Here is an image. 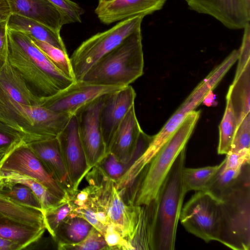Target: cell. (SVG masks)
I'll return each mask as SVG.
<instances>
[{
	"instance_id": "6da1fadb",
	"label": "cell",
	"mask_w": 250,
	"mask_h": 250,
	"mask_svg": "<svg viewBox=\"0 0 250 250\" xmlns=\"http://www.w3.org/2000/svg\"><path fill=\"white\" fill-rule=\"evenodd\" d=\"M7 32L8 62L34 96L50 97L75 81L59 70L25 34L9 29Z\"/></svg>"
},
{
	"instance_id": "7a4b0ae2",
	"label": "cell",
	"mask_w": 250,
	"mask_h": 250,
	"mask_svg": "<svg viewBox=\"0 0 250 250\" xmlns=\"http://www.w3.org/2000/svg\"><path fill=\"white\" fill-rule=\"evenodd\" d=\"M200 111L190 112L167 142L122 193L128 205H148L158 190L181 151L186 147L200 117Z\"/></svg>"
},
{
	"instance_id": "3957f363",
	"label": "cell",
	"mask_w": 250,
	"mask_h": 250,
	"mask_svg": "<svg viewBox=\"0 0 250 250\" xmlns=\"http://www.w3.org/2000/svg\"><path fill=\"white\" fill-rule=\"evenodd\" d=\"M185 160L186 147L176 159L154 199L152 250L175 249L178 223L187 193L182 179Z\"/></svg>"
},
{
	"instance_id": "277c9868",
	"label": "cell",
	"mask_w": 250,
	"mask_h": 250,
	"mask_svg": "<svg viewBox=\"0 0 250 250\" xmlns=\"http://www.w3.org/2000/svg\"><path fill=\"white\" fill-rule=\"evenodd\" d=\"M218 242L234 250H250V163L220 199Z\"/></svg>"
},
{
	"instance_id": "5b68a950",
	"label": "cell",
	"mask_w": 250,
	"mask_h": 250,
	"mask_svg": "<svg viewBox=\"0 0 250 250\" xmlns=\"http://www.w3.org/2000/svg\"><path fill=\"white\" fill-rule=\"evenodd\" d=\"M141 28L96 62L82 80L103 85L126 86L144 73Z\"/></svg>"
},
{
	"instance_id": "8992f818",
	"label": "cell",
	"mask_w": 250,
	"mask_h": 250,
	"mask_svg": "<svg viewBox=\"0 0 250 250\" xmlns=\"http://www.w3.org/2000/svg\"><path fill=\"white\" fill-rule=\"evenodd\" d=\"M40 105H27L0 91V121L19 132L26 143L57 138L70 117Z\"/></svg>"
},
{
	"instance_id": "52a82bcc",
	"label": "cell",
	"mask_w": 250,
	"mask_h": 250,
	"mask_svg": "<svg viewBox=\"0 0 250 250\" xmlns=\"http://www.w3.org/2000/svg\"><path fill=\"white\" fill-rule=\"evenodd\" d=\"M85 177L89 184L92 204L106 213L110 224L130 245L141 219L142 206L125 203L116 182L97 165L89 171Z\"/></svg>"
},
{
	"instance_id": "ba28073f",
	"label": "cell",
	"mask_w": 250,
	"mask_h": 250,
	"mask_svg": "<svg viewBox=\"0 0 250 250\" xmlns=\"http://www.w3.org/2000/svg\"><path fill=\"white\" fill-rule=\"evenodd\" d=\"M144 17L137 16L120 21L111 28L83 41L69 58L75 81L81 80L102 57L140 29Z\"/></svg>"
},
{
	"instance_id": "9c48e42d",
	"label": "cell",
	"mask_w": 250,
	"mask_h": 250,
	"mask_svg": "<svg viewBox=\"0 0 250 250\" xmlns=\"http://www.w3.org/2000/svg\"><path fill=\"white\" fill-rule=\"evenodd\" d=\"M220 204V200L208 191H197L182 207L179 220L188 232L206 243L218 241Z\"/></svg>"
},
{
	"instance_id": "30bf717a",
	"label": "cell",
	"mask_w": 250,
	"mask_h": 250,
	"mask_svg": "<svg viewBox=\"0 0 250 250\" xmlns=\"http://www.w3.org/2000/svg\"><path fill=\"white\" fill-rule=\"evenodd\" d=\"M124 87L99 85L82 80L75 81L54 95L43 98L41 105L54 112L72 116L95 99Z\"/></svg>"
},
{
	"instance_id": "8fae6325",
	"label": "cell",
	"mask_w": 250,
	"mask_h": 250,
	"mask_svg": "<svg viewBox=\"0 0 250 250\" xmlns=\"http://www.w3.org/2000/svg\"><path fill=\"white\" fill-rule=\"evenodd\" d=\"M0 169L30 176L60 199L64 201L69 199L67 191L49 174L26 143L3 155L0 161Z\"/></svg>"
},
{
	"instance_id": "7c38bea8",
	"label": "cell",
	"mask_w": 250,
	"mask_h": 250,
	"mask_svg": "<svg viewBox=\"0 0 250 250\" xmlns=\"http://www.w3.org/2000/svg\"><path fill=\"white\" fill-rule=\"evenodd\" d=\"M104 96L85 105L75 114L80 140L90 169L106 154L100 121V113Z\"/></svg>"
},
{
	"instance_id": "4fadbf2b",
	"label": "cell",
	"mask_w": 250,
	"mask_h": 250,
	"mask_svg": "<svg viewBox=\"0 0 250 250\" xmlns=\"http://www.w3.org/2000/svg\"><path fill=\"white\" fill-rule=\"evenodd\" d=\"M57 138L74 193L90 170L80 140L75 115L70 117Z\"/></svg>"
},
{
	"instance_id": "5bb4252c",
	"label": "cell",
	"mask_w": 250,
	"mask_h": 250,
	"mask_svg": "<svg viewBox=\"0 0 250 250\" xmlns=\"http://www.w3.org/2000/svg\"><path fill=\"white\" fill-rule=\"evenodd\" d=\"M136 93L130 85L106 94L100 113V121L106 153L125 115L134 105Z\"/></svg>"
},
{
	"instance_id": "9a60e30c",
	"label": "cell",
	"mask_w": 250,
	"mask_h": 250,
	"mask_svg": "<svg viewBox=\"0 0 250 250\" xmlns=\"http://www.w3.org/2000/svg\"><path fill=\"white\" fill-rule=\"evenodd\" d=\"M189 8L210 15L226 27L244 28L250 21V0H186Z\"/></svg>"
},
{
	"instance_id": "2e32d148",
	"label": "cell",
	"mask_w": 250,
	"mask_h": 250,
	"mask_svg": "<svg viewBox=\"0 0 250 250\" xmlns=\"http://www.w3.org/2000/svg\"><path fill=\"white\" fill-rule=\"evenodd\" d=\"M166 0H114L98 5L95 13L101 22L109 25L135 17L149 15L160 10Z\"/></svg>"
},
{
	"instance_id": "e0dca14e",
	"label": "cell",
	"mask_w": 250,
	"mask_h": 250,
	"mask_svg": "<svg viewBox=\"0 0 250 250\" xmlns=\"http://www.w3.org/2000/svg\"><path fill=\"white\" fill-rule=\"evenodd\" d=\"M142 131L134 105L129 110L120 125L108 152L112 153L121 162L128 164L129 168L133 163Z\"/></svg>"
},
{
	"instance_id": "ac0fdd59",
	"label": "cell",
	"mask_w": 250,
	"mask_h": 250,
	"mask_svg": "<svg viewBox=\"0 0 250 250\" xmlns=\"http://www.w3.org/2000/svg\"><path fill=\"white\" fill-rule=\"evenodd\" d=\"M26 144L49 174L67 191L69 196L73 194L57 138Z\"/></svg>"
},
{
	"instance_id": "d6986e66",
	"label": "cell",
	"mask_w": 250,
	"mask_h": 250,
	"mask_svg": "<svg viewBox=\"0 0 250 250\" xmlns=\"http://www.w3.org/2000/svg\"><path fill=\"white\" fill-rule=\"evenodd\" d=\"M11 13L40 22L60 32L68 24L64 14L47 0H7Z\"/></svg>"
},
{
	"instance_id": "ffe728a7",
	"label": "cell",
	"mask_w": 250,
	"mask_h": 250,
	"mask_svg": "<svg viewBox=\"0 0 250 250\" xmlns=\"http://www.w3.org/2000/svg\"><path fill=\"white\" fill-rule=\"evenodd\" d=\"M205 95L195 88L184 103L168 120L160 131L153 136L146 149L147 154L154 157L180 126L188 115L200 104Z\"/></svg>"
},
{
	"instance_id": "44dd1931",
	"label": "cell",
	"mask_w": 250,
	"mask_h": 250,
	"mask_svg": "<svg viewBox=\"0 0 250 250\" xmlns=\"http://www.w3.org/2000/svg\"><path fill=\"white\" fill-rule=\"evenodd\" d=\"M0 91L21 104L41 105L43 98L34 96L20 74L7 62L0 69Z\"/></svg>"
},
{
	"instance_id": "7402d4cb",
	"label": "cell",
	"mask_w": 250,
	"mask_h": 250,
	"mask_svg": "<svg viewBox=\"0 0 250 250\" xmlns=\"http://www.w3.org/2000/svg\"><path fill=\"white\" fill-rule=\"evenodd\" d=\"M9 29L23 33L37 40L45 42L67 53L60 32H56L33 20L11 13L7 21Z\"/></svg>"
},
{
	"instance_id": "603a6c76",
	"label": "cell",
	"mask_w": 250,
	"mask_h": 250,
	"mask_svg": "<svg viewBox=\"0 0 250 250\" xmlns=\"http://www.w3.org/2000/svg\"><path fill=\"white\" fill-rule=\"evenodd\" d=\"M0 214L20 224L45 229L42 210L21 204L0 193Z\"/></svg>"
},
{
	"instance_id": "cb8c5ba5",
	"label": "cell",
	"mask_w": 250,
	"mask_h": 250,
	"mask_svg": "<svg viewBox=\"0 0 250 250\" xmlns=\"http://www.w3.org/2000/svg\"><path fill=\"white\" fill-rule=\"evenodd\" d=\"M6 184H21L29 187L40 202L43 212L66 202L54 195L38 180L30 176L0 169V186Z\"/></svg>"
},
{
	"instance_id": "d4e9b609",
	"label": "cell",
	"mask_w": 250,
	"mask_h": 250,
	"mask_svg": "<svg viewBox=\"0 0 250 250\" xmlns=\"http://www.w3.org/2000/svg\"><path fill=\"white\" fill-rule=\"evenodd\" d=\"M250 65L236 72L234 81L228 93L229 95L235 113L237 125L247 115L250 114Z\"/></svg>"
},
{
	"instance_id": "484cf974",
	"label": "cell",
	"mask_w": 250,
	"mask_h": 250,
	"mask_svg": "<svg viewBox=\"0 0 250 250\" xmlns=\"http://www.w3.org/2000/svg\"><path fill=\"white\" fill-rule=\"evenodd\" d=\"M46 229L18 223L0 214V237L19 244L22 250L41 238Z\"/></svg>"
},
{
	"instance_id": "4316f807",
	"label": "cell",
	"mask_w": 250,
	"mask_h": 250,
	"mask_svg": "<svg viewBox=\"0 0 250 250\" xmlns=\"http://www.w3.org/2000/svg\"><path fill=\"white\" fill-rule=\"evenodd\" d=\"M92 228L84 219L69 216L59 226L53 239L57 244L78 243L88 235Z\"/></svg>"
},
{
	"instance_id": "83f0119b",
	"label": "cell",
	"mask_w": 250,
	"mask_h": 250,
	"mask_svg": "<svg viewBox=\"0 0 250 250\" xmlns=\"http://www.w3.org/2000/svg\"><path fill=\"white\" fill-rule=\"evenodd\" d=\"M237 126L236 117L231 98L227 93L225 112L219 126L218 154H227L230 151Z\"/></svg>"
},
{
	"instance_id": "f1b7e54d",
	"label": "cell",
	"mask_w": 250,
	"mask_h": 250,
	"mask_svg": "<svg viewBox=\"0 0 250 250\" xmlns=\"http://www.w3.org/2000/svg\"><path fill=\"white\" fill-rule=\"evenodd\" d=\"M221 164L222 163L216 166L199 168L185 167L182 179L186 192L190 190L205 191Z\"/></svg>"
},
{
	"instance_id": "f546056e",
	"label": "cell",
	"mask_w": 250,
	"mask_h": 250,
	"mask_svg": "<svg viewBox=\"0 0 250 250\" xmlns=\"http://www.w3.org/2000/svg\"><path fill=\"white\" fill-rule=\"evenodd\" d=\"M221 163L220 167L205 190L219 200L223 194L235 183L242 169L225 168L224 167V160Z\"/></svg>"
},
{
	"instance_id": "4dcf8cb0",
	"label": "cell",
	"mask_w": 250,
	"mask_h": 250,
	"mask_svg": "<svg viewBox=\"0 0 250 250\" xmlns=\"http://www.w3.org/2000/svg\"><path fill=\"white\" fill-rule=\"evenodd\" d=\"M28 37L59 70L67 77L75 81L70 58L66 52L48 43Z\"/></svg>"
},
{
	"instance_id": "1f68e13d",
	"label": "cell",
	"mask_w": 250,
	"mask_h": 250,
	"mask_svg": "<svg viewBox=\"0 0 250 250\" xmlns=\"http://www.w3.org/2000/svg\"><path fill=\"white\" fill-rule=\"evenodd\" d=\"M0 193L21 204L42 210L34 193L25 185L6 184L0 185Z\"/></svg>"
},
{
	"instance_id": "d6a6232c",
	"label": "cell",
	"mask_w": 250,
	"mask_h": 250,
	"mask_svg": "<svg viewBox=\"0 0 250 250\" xmlns=\"http://www.w3.org/2000/svg\"><path fill=\"white\" fill-rule=\"evenodd\" d=\"M59 250H109L104 236L93 227L81 242L72 244H57Z\"/></svg>"
},
{
	"instance_id": "836d02e7",
	"label": "cell",
	"mask_w": 250,
	"mask_h": 250,
	"mask_svg": "<svg viewBox=\"0 0 250 250\" xmlns=\"http://www.w3.org/2000/svg\"><path fill=\"white\" fill-rule=\"evenodd\" d=\"M71 209V206L68 200L43 211L45 229L52 238L54 237L57 229L61 224L69 216Z\"/></svg>"
},
{
	"instance_id": "e575fe53",
	"label": "cell",
	"mask_w": 250,
	"mask_h": 250,
	"mask_svg": "<svg viewBox=\"0 0 250 250\" xmlns=\"http://www.w3.org/2000/svg\"><path fill=\"white\" fill-rule=\"evenodd\" d=\"M26 143L23 137L8 125L0 121V153L6 154Z\"/></svg>"
},
{
	"instance_id": "d590c367",
	"label": "cell",
	"mask_w": 250,
	"mask_h": 250,
	"mask_svg": "<svg viewBox=\"0 0 250 250\" xmlns=\"http://www.w3.org/2000/svg\"><path fill=\"white\" fill-rule=\"evenodd\" d=\"M96 165L116 183L129 167L128 164L121 162L110 152L107 153Z\"/></svg>"
},
{
	"instance_id": "8d00e7d4",
	"label": "cell",
	"mask_w": 250,
	"mask_h": 250,
	"mask_svg": "<svg viewBox=\"0 0 250 250\" xmlns=\"http://www.w3.org/2000/svg\"><path fill=\"white\" fill-rule=\"evenodd\" d=\"M250 147V115L246 116L238 124L229 152H238Z\"/></svg>"
},
{
	"instance_id": "74e56055",
	"label": "cell",
	"mask_w": 250,
	"mask_h": 250,
	"mask_svg": "<svg viewBox=\"0 0 250 250\" xmlns=\"http://www.w3.org/2000/svg\"><path fill=\"white\" fill-rule=\"evenodd\" d=\"M65 16L68 24L82 22V16L84 9L77 3L71 0H47Z\"/></svg>"
},
{
	"instance_id": "f35d334b",
	"label": "cell",
	"mask_w": 250,
	"mask_h": 250,
	"mask_svg": "<svg viewBox=\"0 0 250 250\" xmlns=\"http://www.w3.org/2000/svg\"><path fill=\"white\" fill-rule=\"evenodd\" d=\"M104 239L109 250H132L129 242L111 224L107 225Z\"/></svg>"
},
{
	"instance_id": "ab89813d",
	"label": "cell",
	"mask_w": 250,
	"mask_h": 250,
	"mask_svg": "<svg viewBox=\"0 0 250 250\" xmlns=\"http://www.w3.org/2000/svg\"><path fill=\"white\" fill-rule=\"evenodd\" d=\"M224 159L225 168H241L246 164L250 163V149L245 148L238 152H229Z\"/></svg>"
},
{
	"instance_id": "60d3db41",
	"label": "cell",
	"mask_w": 250,
	"mask_h": 250,
	"mask_svg": "<svg viewBox=\"0 0 250 250\" xmlns=\"http://www.w3.org/2000/svg\"><path fill=\"white\" fill-rule=\"evenodd\" d=\"M7 20L0 22V69L8 62Z\"/></svg>"
},
{
	"instance_id": "b9f144b4",
	"label": "cell",
	"mask_w": 250,
	"mask_h": 250,
	"mask_svg": "<svg viewBox=\"0 0 250 250\" xmlns=\"http://www.w3.org/2000/svg\"><path fill=\"white\" fill-rule=\"evenodd\" d=\"M18 243L5 238L0 237V250H21Z\"/></svg>"
},
{
	"instance_id": "7bdbcfd3",
	"label": "cell",
	"mask_w": 250,
	"mask_h": 250,
	"mask_svg": "<svg viewBox=\"0 0 250 250\" xmlns=\"http://www.w3.org/2000/svg\"><path fill=\"white\" fill-rule=\"evenodd\" d=\"M215 95L210 91L204 97L202 103L203 104L207 106H211L215 103Z\"/></svg>"
},
{
	"instance_id": "ee69618b",
	"label": "cell",
	"mask_w": 250,
	"mask_h": 250,
	"mask_svg": "<svg viewBox=\"0 0 250 250\" xmlns=\"http://www.w3.org/2000/svg\"><path fill=\"white\" fill-rule=\"evenodd\" d=\"M0 13L11 14V10L7 0H0Z\"/></svg>"
},
{
	"instance_id": "f6af8a7d",
	"label": "cell",
	"mask_w": 250,
	"mask_h": 250,
	"mask_svg": "<svg viewBox=\"0 0 250 250\" xmlns=\"http://www.w3.org/2000/svg\"><path fill=\"white\" fill-rule=\"evenodd\" d=\"M10 15L0 13V22L4 21L7 20Z\"/></svg>"
},
{
	"instance_id": "bcb514c9",
	"label": "cell",
	"mask_w": 250,
	"mask_h": 250,
	"mask_svg": "<svg viewBox=\"0 0 250 250\" xmlns=\"http://www.w3.org/2000/svg\"><path fill=\"white\" fill-rule=\"evenodd\" d=\"M114 0H98V5L103 4L111 2Z\"/></svg>"
},
{
	"instance_id": "7dc6e473",
	"label": "cell",
	"mask_w": 250,
	"mask_h": 250,
	"mask_svg": "<svg viewBox=\"0 0 250 250\" xmlns=\"http://www.w3.org/2000/svg\"><path fill=\"white\" fill-rule=\"evenodd\" d=\"M4 155V154H3V153H0V156H2V155Z\"/></svg>"
},
{
	"instance_id": "c3c4849f",
	"label": "cell",
	"mask_w": 250,
	"mask_h": 250,
	"mask_svg": "<svg viewBox=\"0 0 250 250\" xmlns=\"http://www.w3.org/2000/svg\"><path fill=\"white\" fill-rule=\"evenodd\" d=\"M3 156V155L0 157V159H1V157H2Z\"/></svg>"
}]
</instances>
